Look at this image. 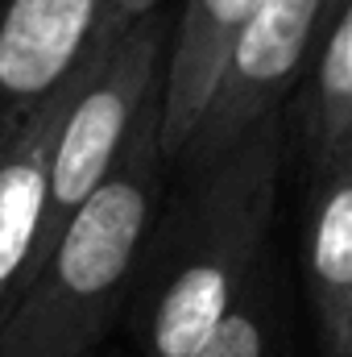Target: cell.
<instances>
[{
  "mask_svg": "<svg viewBox=\"0 0 352 357\" xmlns=\"http://www.w3.org/2000/svg\"><path fill=\"white\" fill-rule=\"evenodd\" d=\"M282 154L286 108L166 187L125 312L137 357H186L245 295L269 258Z\"/></svg>",
  "mask_w": 352,
  "mask_h": 357,
  "instance_id": "obj_1",
  "label": "cell"
},
{
  "mask_svg": "<svg viewBox=\"0 0 352 357\" xmlns=\"http://www.w3.org/2000/svg\"><path fill=\"white\" fill-rule=\"evenodd\" d=\"M154 100L99 191L63 225L0 324V357H95L125 320L170 187Z\"/></svg>",
  "mask_w": 352,
  "mask_h": 357,
  "instance_id": "obj_2",
  "label": "cell"
},
{
  "mask_svg": "<svg viewBox=\"0 0 352 357\" xmlns=\"http://www.w3.org/2000/svg\"><path fill=\"white\" fill-rule=\"evenodd\" d=\"M170 29H175V21L162 8H154V13L129 21L125 29H116L108 38V46L95 54L91 71L83 75V84L58 125L54 150H50L46 220H42V241H38L33 266L54 245L63 225L112 175V167L125 154L129 137L137 133L141 116L162 96Z\"/></svg>",
  "mask_w": 352,
  "mask_h": 357,
  "instance_id": "obj_3",
  "label": "cell"
},
{
  "mask_svg": "<svg viewBox=\"0 0 352 357\" xmlns=\"http://www.w3.org/2000/svg\"><path fill=\"white\" fill-rule=\"evenodd\" d=\"M336 8L340 0H262L257 4V13L249 17V25L241 29L228 54L220 88L211 96L195 137L178 154V171L220 158L257 121L286 108L294 88L307 79Z\"/></svg>",
  "mask_w": 352,
  "mask_h": 357,
  "instance_id": "obj_4",
  "label": "cell"
},
{
  "mask_svg": "<svg viewBox=\"0 0 352 357\" xmlns=\"http://www.w3.org/2000/svg\"><path fill=\"white\" fill-rule=\"evenodd\" d=\"M116 29L108 0H0V154Z\"/></svg>",
  "mask_w": 352,
  "mask_h": 357,
  "instance_id": "obj_5",
  "label": "cell"
},
{
  "mask_svg": "<svg viewBox=\"0 0 352 357\" xmlns=\"http://www.w3.org/2000/svg\"><path fill=\"white\" fill-rule=\"evenodd\" d=\"M262 0H182V13L170 29L166 71H162V150L178 162L186 142L195 137L211 96L220 88V75L228 67V54L257 13Z\"/></svg>",
  "mask_w": 352,
  "mask_h": 357,
  "instance_id": "obj_6",
  "label": "cell"
},
{
  "mask_svg": "<svg viewBox=\"0 0 352 357\" xmlns=\"http://www.w3.org/2000/svg\"><path fill=\"white\" fill-rule=\"evenodd\" d=\"M303 278L323 357H340L352 324V142L311 162Z\"/></svg>",
  "mask_w": 352,
  "mask_h": 357,
  "instance_id": "obj_7",
  "label": "cell"
},
{
  "mask_svg": "<svg viewBox=\"0 0 352 357\" xmlns=\"http://www.w3.org/2000/svg\"><path fill=\"white\" fill-rule=\"evenodd\" d=\"M91 63L0 154V324L13 312V303L33 270V258H38L42 220H46V191H50V150H54L58 125L83 84V75L91 71Z\"/></svg>",
  "mask_w": 352,
  "mask_h": 357,
  "instance_id": "obj_8",
  "label": "cell"
},
{
  "mask_svg": "<svg viewBox=\"0 0 352 357\" xmlns=\"http://www.w3.org/2000/svg\"><path fill=\"white\" fill-rule=\"evenodd\" d=\"M307 150L311 162L352 142V0H340L319 54L307 71Z\"/></svg>",
  "mask_w": 352,
  "mask_h": 357,
  "instance_id": "obj_9",
  "label": "cell"
},
{
  "mask_svg": "<svg viewBox=\"0 0 352 357\" xmlns=\"http://www.w3.org/2000/svg\"><path fill=\"white\" fill-rule=\"evenodd\" d=\"M186 357H282V299L278 270L265 258L232 312Z\"/></svg>",
  "mask_w": 352,
  "mask_h": 357,
  "instance_id": "obj_10",
  "label": "cell"
},
{
  "mask_svg": "<svg viewBox=\"0 0 352 357\" xmlns=\"http://www.w3.org/2000/svg\"><path fill=\"white\" fill-rule=\"evenodd\" d=\"M166 0H108V17L125 29L129 21H137V17H145V13H154V8H162Z\"/></svg>",
  "mask_w": 352,
  "mask_h": 357,
  "instance_id": "obj_11",
  "label": "cell"
},
{
  "mask_svg": "<svg viewBox=\"0 0 352 357\" xmlns=\"http://www.w3.org/2000/svg\"><path fill=\"white\" fill-rule=\"evenodd\" d=\"M340 357H352V324H349V341H344V354Z\"/></svg>",
  "mask_w": 352,
  "mask_h": 357,
  "instance_id": "obj_12",
  "label": "cell"
},
{
  "mask_svg": "<svg viewBox=\"0 0 352 357\" xmlns=\"http://www.w3.org/2000/svg\"><path fill=\"white\" fill-rule=\"evenodd\" d=\"M95 357H99V354H95Z\"/></svg>",
  "mask_w": 352,
  "mask_h": 357,
  "instance_id": "obj_13",
  "label": "cell"
}]
</instances>
